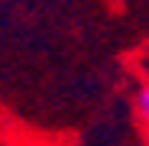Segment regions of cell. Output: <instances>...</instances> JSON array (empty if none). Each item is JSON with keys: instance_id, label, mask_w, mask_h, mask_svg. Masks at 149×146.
<instances>
[{"instance_id": "cell-1", "label": "cell", "mask_w": 149, "mask_h": 146, "mask_svg": "<svg viewBox=\"0 0 149 146\" xmlns=\"http://www.w3.org/2000/svg\"><path fill=\"white\" fill-rule=\"evenodd\" d=\"M133 107H136V117H139V124L149 130V85H143L133 97Z\"/></svg>"}]
</instances>
